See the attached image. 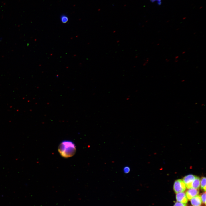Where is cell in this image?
<instances>
[{"instance_id":"obj_11","label":"cell","mask_w":206,"mask_h":206,"mask_svg":"<svg viewBox=\"0 0 206 206\" xmlns=\"http://www.w3.org/2000/svg\"><path fill=\"white\" fill-rule=\"evenodd\" d=\"M174 206H187L186 204L183 203L179 202H177Z\"/></svg>"},{"instance_id":"obj_4","label":"cell","mask_w":206,"mask_h":206,"mask_svg":"<svg viewBox=\"0 0 206 206\" xmlns=\"http://www.w3.org/2000/svg\"><path fill=\"white\" fill-rule=\"evenodd\" d=\"M187 191L186 195L187 198L190 200L192 198L197 195L199 193V189L190 188Z\"/></svg>"},{"instance_id":"obj_14","label":"cell","mask_w":206,"mask_h":206,"mask_svg":"<svg viewBox=\"0 0 206 206\" xmlns=\"http://www.w3.org/2000/svg\"><path fill=\"white\" fill-rule=\"evenodd\" d=\"M203 6H201L199 8V9H201V8H203Z\"/></svg>"},{"instance_id":"obj_13","label":"cell","mask_w":206,"mask_h":206,"mask_svg":"<svg viewBox=\"0 0 206 206\" xmlns=\"http://www.w3.org/2000/svg\"><path fill=\"white\" fill-rule=\"evenodd\" d=\"M186 17H183V20H184V19H186Z\"/></svg>"},{"instance_id":"obj_5","label":"cell","mask_w":206,"mask_h":206,"mask_svg":"<svg viewBox=\"0 0 206 206\" xmlns=\"http://www.w3.org/2000/svg\"><path fill=\"white\" fill-rule=\"evenodd\" d=\"M176 199L177 201L186 204L188 199L186 194L184 192H179L176 193Z\"/></svg>"},{"instance_id":"obj_1","label":"cell","mask_w":206,"mask_h":206,"mask_svg":"<svg viewBox=\"0 0 206 206\" xmlns=\"http://www.w3.org/2000/svg\"><path fill=\"white\" fill-rule=\"evenodd\" d=\"M76 147L75 144L70 140H64L60 144L58 151L60 155L65 158L72 157L75 153Z\"/></svg>"},{"instance_id":"obj_6","label":"cell","mask_w":206,"mask_h":206,"mask_svg":"<svg viewBox=\"0 0 206 206\" xmlns=\"http://www.w3.org/2000/svg\"><path fill=\"white\" fill-rule=\"evenodd\" d=\"M190 200L193 206H200L202 202L200 196L198 195L192 198Z\"/></svg>"},{"instance_id":"obj_15","label":"cell","mask_w":206,"mask_h":206,"mask_svg":"<svg viewBox=\"0 0 206 206\" xmlns=\"http://www.w3.org/2000/svg\"><path fill=\"white\" fill-rule=\"evenodd\" d=\"M178 56H177V57H175V58L177 59V58H178Z\"/></svg>"},{"instance_id":"obj_10","label":"cell","mask_w":206,"mask_h":206,"mask_svg":"<svg viewBox=\"0 0 206 206\" xmlns=\"http://www.w3.org/2000/svg\"><path fill=\"white\" fill-rule=\"evenodd\" d=\"M201 197L202 202L203 204H206V193L205 192L202 193L201 195Z\"/></svg>"},{"instance_id":"obj_8","label":"cell","mask_w":206,"mask_h":206,"mask_svg":"<svg viewBox=\"0 0 206 206\" xmlns=\"http://www.w3.org/2000/svg\"><path fill=\"white\" fill-rule=\"evenodd\" d=\"M201 187V189L205 191H206V178L205 177H203L200 182Z\"/></svg>"},{"instance_id":"obj_7","label":"cell","mask_w":206,"mask_h":206,"mask_svg":"<svg viewBox=\"0 0 206 206\" xmlns=\"http://www.w3.org/2000/svg\"><path fill=\"white\" fill-rule=\"evenodd\" d=\"M201 180L200 178L197 176L195 177L192 183V188L199 189L200 185Z\"/></svg>"},{"instance_id":"obj_3","label":"cell","mask_w":206,"mask_h":206,"mask_svg":"<svg viewBox=\"0 0 206 206\" xmlns=\"http://www.w3.org/2000/svg\"><path fill=\"white\" fill-rule=\"evenodd\" d=\"M196 176L192 174H189L185 176L183 181L185 184L186 187L188 189L192 188V183Z\"/></svg>"},{"instance_id":"obj_2","label":"cell","mask_w":206,"mask_h":206,"mask_svg":"<svg viewBox=\"0 0 206 206\" xmlns=\"http://www.w3.org/2000/svg\"><path fill=\"white\" fill-rule=\"evenodd\" d=\"M186 187L182 180L178 179L174 183L173 189L175 193L183 192L186 189Z\"/></svg>"},{"instance_id":"obj_12","label":"cell","mask_w":206,"mask_h":206,"mask_svg":"<svg viewBox=\"0 0 206 206\" xmlns=\"http://www.w3.org/2000/svg\"><path fill=\"white\" fill-rule=\"evenodd\" d=\"M130 169L128 167H126L124 168V171L125 173H128L130 171Z\"/></svg>"},{"instance_id":"obj_16","label":"cell","mask_w":206,"mask_h":206,"mask_svg":"<svg viewBox=\"0 0 206 206\" xmlns=\"http://www.w3.org/2000/svg\"><path fill=\"white\" fill-rule=\"evenodd\" d=\"M169 21V20H168L167 21V22H168Z\"/></svg>"},{"instance_id":"obj_9","label":"cell","mask_w":206,"mask_h":206,"mask_svg":"<svg viewBox=\"0 0 206 206\" xmlns=\"http://www.w3.org/2000/svg\"><path fill=\"white\" fill-rule=\"evenodd\" d=\"M60 20L62 23H65L68 21V18L66 15L62 14L60 16Z\"/></svg>"}]
</instances>
